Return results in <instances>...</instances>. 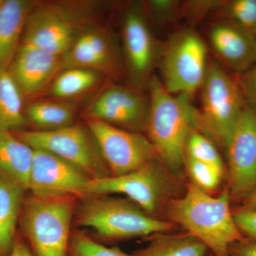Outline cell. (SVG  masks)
<instances>
[{"instance_id": "7c38bea8", "label": "cell", "mask_w": 256, "mask_h": 256, "mask_svg": "<svg viewBox=\"0 0 256 256\" xmlns=\"http://www.w3.org/2000/svg\"><path fill=\"white\" fill-rule=\"evenodd\" d=\"M150 98L136 87L109 84L100 89L84 111L86 119H95L132 131L146 130Z\"/></svg>"}, {"instance_id": "4fadbf2b", "label": "cell", "mask_w": 256, "mask_h": 256, "mask_svg": "<svg viewBox=\"0 0 256 256\" xmlns=\"http://www.w3.org/2000/svg\"><path fill=\"white\" fill-rule=\"evenodd\" d=\"M62 62L63 69H90L112 80H120L126 74L117 40L114 32L102 24L82 32L62 57Z\"/></svg>"}, {"instance_id": "d6986e66", "label": "cell", "mask_w": 256, "mask_h": 256, "mask_svg": "<svg viewBox=\"0 0 256 256\" xmlns=\"http://www.w3.org/2000/svg\"><path fill=\"white\" fill-rule=\"evenodd\" d=\"M34 153L14 132H0V176L28 191Z\"/></svg>"}, {"instance_id": "d4e9b609", "label": "cell", "mask_w": 256, "mask_h": 256, "mask_svg": "<svg viewBox=\"0 0 256 256\" xmlns=\"http://www.w3.org/2000/svg\"><path fill=\"white\" fill-rule=\"evenodd\" d=\"M185 158L213 165L224 171L223 161L214 144L208 136L198 130H194L188 136L185 148Z\"/></svg>"}, {"instance_id": "e575fe53", "label": "cell", "mask_w": 256, "mask_h": 256, "mask_svg": "<svg viewBox=\"0 0 256 256\" xmlns=\"http://www.w3.org/2000/svg\"><path fill=\"white\" fill-rule=\"evenodd\" d=\"M244 208H256V190L248 195Z\"/></svg>"}, {"instance_id": "8d00e7d4", "label": "cell", "mask_w": 256, "mask_h": 256, "mask_svg": "<svg viewBox=\"0 0 256 256\" xmlns=\"http://www.w3.org/2000/svg\"><path fill=\"white\" fill-rule=\"evenodd\" d=\"M3 2H4V0H0V6L2 4Z\"/></svg>"}, {"instance_id": "ac0fdd59", "label": "cell", "mask_w": 256, "mask_h": 256, "mask_svg": "<svg viewBox=\"0 0 256 256\" xmlns=\"http://www.w3.org/2000/svg\"><path fill=\"white\" fill-rule=\"evenodd\" d=\"M36 1L4 0L0 6V72H8L18 48Z\"/></svg>"}, {"instance_id": "d590c367", "label": "cell", "mask_w": 256, "mask_h": 256, "mask_svg": "<svg viewBox=\"0 0 256 256\" xmlns=\"http://www.w3.org/2000/svg\"><path fill=\"white\" fill-rule=\"evenodd\" d=\"M254 34H255V36L256 37V28H254Z\"/></svg>"}, {"instance_id": "ffe728a7", "label": "cell", "mask_w": 256, "mask_h": 256, "mask_svg": "<svg viewBox=\"0 0 256 256\" xmlns=\"http://www.w3.org/2000/svg\"><path fill=\"white\" fill-rule=\"evenodd\" d=\"M28 124L35 130L47 131L60 129L76 124L78 108L72 101L58 99H38L32 101L25 108Z\"/></svg>"}, {"instance_id": "30bf717a", "label": "cell", "mask_w": 256, "mask_h": 256, "mask_svg": "<svg viewBox=\"0 0 256 256\" xmlns=\"http://www.w3.org/2000/svg\"><path fill=\"white\" fill-rule=\"evenodd\" d=\"M86 124L98 144L110 176L128 174L159 158L149 138L140 132L95 119H86Z\"/></svg>"}, {"instance_id": "836d02e7", "label": "cell", "mask_w": 256, "mask_h": 256, "mask_svg": "<svg viewBox=\"0 0 256 256\" xmlns=\"http://www.w3.org/2000/svg\"><path fill=\"white\" fill-rule=\"evenodd\" d=\"M8 256H35L28 242L16 235L11 252Z\"/></svg>"}, {"instance_id": "5bb4252c", "label": "cell", "mask_w": 256, "mask_h": 256, "mask_svg": "<svg viewBox=\"0 0 256 256\" xmlns=\"http://www.w3.org/2000/svg\"><path fill=\"white\" fill-rule=\"evenodd\" d=\"M230 194L248 195L256 190V112L245 107L227 144Z\"/></svg>"}, {"instance_id": "74e56055", "label": "cell", "mask_w": 256, "mask_h": 256, "mask_svg": "<svg viewBox=\"0 0 256 256\" xmlns=\"http://www.w3.org/2000/svg\"></svg>"}, {"instance_id": "cb8c5ba5", "label": "cell", "mask_w": 256, "mask_h": 256, "mask_svg": "<svg viewBox=\"0 0 256 256\" xmlns=\"http://www.w3.org/2000/svg\"><path fill=\"white\" fill-rule=\"evenodd\" d=\"M208 248L190 234H156L150 244L136 250V256H206Z\"/></svg>"}, {"instance_id": "f546056e", "label": "cell", "mask_w": 256, "mask_h": 256, "mask_svg": "<svg viewBox=\"0 0 256 256\" xmlns=\"http://www.w3.org/2000/svg\"><path fill=\"white\" fill-rule=\"evenodd\" d=\"M223 1L216 0H200V1H186L182 3L181 16L186 18L188 22H200L202 18L212 11H216Z\"/></svg>"}, {"instance_id": "8992f818", "label": "cell", "mask_w": 256, "mask_h": 256, "mask_svg": "<svg viewBox=\"0 0 256 256\" xmlns=\"http://www.w3.org/2000/svg\"><path fill=\"white\" fill-rule=\"evenodd\" d=\"M200 131L226 149L244 110L242 92L216 62H208L201 88Z\"/></svg>"}, {"instance_id": "83f0119b", "label": "cell", "mask_w": 256, "mask_h": 256, "mask_svg": "<svg viewBox=\"0 0 256 256\" xmlns=\"http://www.w3.org/2000/svg\"><path fill=\"white\" fill-rule=\"evenodd\" d=\"M216 11L226 14L242 28L254 32L256 28V0H235L223 2Z\"/></svg>"}, {"instance_id": "277c9868", "label": "cell", "mask_w": 256, "mask_h": 256, "mask_svg": "<svg viewBox=\"0 0 256 256\" xmlns=\"http://www.w3.org/2000/svg\"><path fill=\"white\" fill-rule=\"evenodd\" d=\"M82 198L75 212L76 224L92 229L106 240L166 234L174 226L172 222L152 216L128 198H114L107 195Z\"/></svg>"}, {"instance_id": "4316f807", "label": "cell", "mask_w": 256, "mask_h": 256, "mask_svg": "<svg viewBox=\"0 0 256 256\" xmlns=\"http://www.w3.org/2000/svg\"><path fill=\"white\" fill-rule=\"evenodd\" d=\"M185 164L193 184L198 188L210 193L220 185L224 171L213 165L202 162L192 158H185Z\"/></svg>"}, {"instance_id": "2e32d148", "label": "cell", "mask_w": 256, "mask_h": 256, "mask_svg": "<svg viewBox=\"0 0 256 256\" xmlns=\"http://www.w3.org/2000/svg\"><path fill=\"white\" fill-rule=\"evenodd\" d=\"M28 190L35 194H72L84 197L90 178L74 165L58 156L34 150Z\"/></svg>"}, {"instance_id": "484cf974", "label": "cell", "mask_w": 256, "mask_h": 256, "mask_svg": "<svg viewBox=\"0 0 256 256\" xmlns=\"http://www.w3.org/2000/svg\"><path fill=\"white\" fill-rule=\"evenodd\" d=\"M68 256H136L126 254L118 247L99 244L82 232L70 236Z\"/></svg>"}, {"instance_id": "7402d4cb", "label": "cell", "mask_w": 256, "mask_h": 256, "mask_svg": "<svg viewBox=\"0 0 256 256\" xmlns=\"http://www.w3.org/2000/svg\"><path fill=\"white\" fill-rule=\"evenodd\" d=\"M104 77L102 74L90 69H63L54 79L47 92L52 98L70 101L98 86Z\"/></svg>"}, {"instance_id": "9a60e30c", "label": "cell", "mask_w": 256, "mask_h": 256, "mask_svg": "<svg viewBox=\"0 0 256 256\" xmlns=\"http://www.w3.org/2000/svg\"><path fill=\"white\" fill-rule=\"evenodd\" d=\"M62 69L60 57L33 45L21 44L8 72L26 100L47 92Z\"/></svg>"}, {"instance_id": "8fae6325", "label": "cell", "mask_w": 256, "mask_h": 256, "mask_svg": "<svg viewBox=\"0 0 256 256\" xmlns=\"http://www.w3.org/2000/svg\"><path fill=\"white\" fill-rule=\"evenodd\" d=\"M121 36L126 72L134 87H149L162 50L152 32L142 4L132 5L124 11Z\"/></svg>"}, {"instance_id": "5b68a950", "label": "cell", "mask_w": 256, "mask_h": 256, "mask_svg": "<svg viewBox=\"0 0 256 256\" xmlns=\"http://www.w3.org/2000/svg\"><path fill=\"white\" fill-rule=\"evenodd\" d=\"M77 198L72 194L32 193L24 198L20 224L35 256H68Z\"/></svg>"}, {"instance_id": "d6a6232c", "label": "cell", "mask_w": 256, "mask_h": 256, "mask_svg": "<svg viewBox=\"0 0 256 256\" xmlns=\"http://www.w3.org/2000/svg\"><path fill=\"white\" fill-rule=\"evenodd\" d=\"M229 256H256V242L244 238L228 248Z\"/></svg>"}, {"instance_id": "4dcf8cb0", "label": "cell", "mask_w": 256, "mask_h": 256, "mask_svg": "<svg viewBox=\"0 0 256 256\" xmlns=\"http://www.w3.org/2000/svg\"><path fill=\"white\" fill-rule=\"evenodd\" d=\"M233 215L242 236L256 242V208H244Z\"/></svg>"}, {"instance_id": "44dd1931", "label": "cell", "mask_w": 256, "mask_h": 256, "mask_svg": "<svg viewBox=\"0 0 256 256\" xmlns=\"http://www.w3.org/2000/svg\"><path fill=\"white\" fill-rule=\"evenodd\" d=\"M25 192L0 176V256H8L12 249Z\"/></svg>"}, {"instance_id": "7a4b0ae2", "label": "cell", "mask_w": 256, "mask_h": 256, "mask_svg": "<svg viewBox=\"0 0 256 256\" xmlns=\"http://www.w3.org/2000/svg\"><path fill=\"white\" fill-rule=\"evenodd\" d=\"M168 214L188 234L203 242L214 256H229V246L245 238L230 210L228 191L212 196L190 184L183 196L170 200Z\"/></svg>"}, {"instance_id": "603a6c76", "label": "cell", "mask_w": 256, "mask_h": 256, "mask_svg": "<svg viewBox=\"0 0 256 256\" xmlns=\"http://www.w3.org/2000/svg\"><path fill=\"white\" fill-rule=\"evenodd\" d=\"M22 96L8 72H0V132L23 130L28 122Z\"/></svg>"}, {"instance_id": "52a82bcc", "label": "cell", "mask_w": 256, "mask_h": 256, "mask_svg": "<svg viewBox=\"0 0 256 256\" xmlns=\"http://www.w3.org/2000/svg\"><path fill=\"white\" fill-rule=\"evenodd\" d=\"M33 150L48 152L74 165L90 180L110 176L100 148L86 124L54 130L13 132Z\"/></svg>"}, {"instance_id": "9c48e42d", "label": "cell", "mask_w": 256, "mask_h": 256, "mask_svg": "<svg viewBox=\"0 0 256 256\" xmlns=\"http://www.w3.org/2000/svg\"><path fill=\"white\" fill-rule=\"evenodd\" d=\"M172 175L158 158L128 174L89 180L84 197L121 194L150 214L171 196Z\"/></svg>"}, {"instance_id": "6da1fadb", "label": "cell", "mask_w": 256, "mask_h": 256, "mask_svg": "<svg viewBox=\"0 0 256 256\" xmlns=\"http://www.w3.org/2000/svg\"><path fill=\"white\" fill-rule=\"evenodd\" d=\"M150 110L146 130L160 161L176 176L185 164V148L190 133L200 130V112L192 97L174 96L154 76L149 84Z\"/></svg>"}, {"instance_id": "1f68e13d", "label": "cell", "mask_w": 256, "mask_h": 256, "mask_svg": "<svg viewBox=\"0 0 256 256\" xmlns=\"http://www.w3.org/2000/svg\"><path fill=\"white\" fill-rule=\"evenodd\" d=\"M242 92L245 94L252 110L256 112V64L244 76L242 82Z\"/></svg>"}, {"instance_id": "ba28073f", "label": "cell", "mask_w": 256, "mask_h": 256, "mask_svg": "<svg viewBox=\"0 0 256 256\" xmlns=\"http://www.w3.org/2000/svg\"><path fill=\"white\" fill-rule=\"evenodd\" d=\"M207 46L194 30H184L170 37L160 55V80L172 95L192 97L200 89L207 66Z\"/></svg>"}, {"instance_id": "e0dca14e", "label": "cell", "mask_w": 256, "mask_h": 256, "mask_svg": "<svg viewBox=\"0 0 256 256\" xmlns=\"http://www.w3.org/2000/svg\"><path fill=\"white\" fill-rule=\"evenodd\" d=\"M208 40L217 56L234 72H248L256 65L254 32L234 22L216 23L210 26Z\"/></svg>"}, {"instance_id": "3957f363", "label": "cell", "mask_w": 256, "mask_h": 256, "mask_svg": "<svg viewBox=\"0 0 256 256\" xmlns=\"http://www.w3.org/2000/svg\"><path fill=\"white\" fill-rule=\"evenodd\" d=\"M102 3L96 1H36L22 44L62 56L88 28L100 24Z\"/></svg>"}, {"instance_id": "f1b7e54d", "label": "cell", "mask_w": 256, "mask_h": 256, "mask_svg": "<svg viewBox=\"0 0 256 256\" xmlns=\"http://www.w3.org/2000/svg\"><path fill=\"white\" fill-rule=\"evenodd\" d=\"M182 3L173 0H152L143 4L146 16L159 24L172 22L181 16Z\"/></svg>"}]
</instances>
